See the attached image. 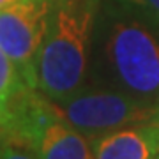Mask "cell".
<instances>
[{"label": "cell", "instance_id": "obj_1", "mask_svg": "<svg viewBox=\"0 0 159 159\" xmlns=\"http://www.w3.org/2000/svg\"><path fill=\"white\" fill-rule=\"evenodd\" d=\"M97 0H50L46 32L37 57V90L64 101L81 90Z\"/></svg>", "mask_w": 159, "mask_h": 159}, {"label": "cell", "instance_id": "obj_2", "mask_svg": "<svg viewBox=\"0 0 159 159\" xmlns=\"http://www.w3.org/2000/svg\"><path fill=\"white\" fill-rule=\"evenodd\" d=\"M51 104L62 120L92 138L159 120V104L115 90H78L64 101H51Z\"/></svg>", "mask_w": 159, "mask_h": 159}, {"label": "cell", "instance_id": "obj_3", "mask_svg": "<svg viewBox=\"0 0 159 159\" xmlns=\"http://www.w3.org/2000/svg\"><path fill=\"white\" fill-rule=\"evenodd\" d=\"M115 76L140 101H159V41L134 20L113 23L106 44Z\"/></svg>", "mask_w": 159, "mask_h": 159}, {"label": "cell", "instance_id": "obj_4", "mask_svg": "<svg viewBox=\"0 0 159 159\" xmlns=\"http://www.w3.org/2000/svg\"><path fill=\"white\" fill-rule=\"evenodd\" d=\"M50 0H18L0 9V50L37 90V57L46 32Z\"/></svg>", "mask_w": 159, "mask_h": 159}, {"label": "cell", "instance_id": "obj_5", "mask_svg": "<svg viewBox=\"0 0 159 159\" xmlns=\"http://www.w3.org/2000/svg\"><path fill=\"white\" fill-rule=\"evenodd\" d=\"M92 152L94 159H154L159 154V120L94 138Z\"/></svg>", "mask_w": 159, "mask_h": 159}, {"label": "cell", "instance_id": "obj_6", "mask_svg": "<svg viewBox=\"0 0 159 159\" xmlns=\"http://www.w3.org/2000/svg\"><path fill=\"white\" fill-rule=\"evenodd\" d=\"M29 150L37 159H94L85 134L62 120L55 110L35 131Z\"/></svg>", "mask_w": 159, "mask_h": 159}, {"label": "cell", "instance_id": "obj_7", "mask_svg": "<svg viewBox=\"0 0 159 159\" xmlns=\"http://www.w3.org/2000/svg\"><path fill=\"white\" fill-rule=\"evenodd\" d=\"M27 87L14 62L0 50V104L7 108V104Z\"/></svg>", "mask_w": 159, "mask_h": 159}, {"label": "cell", "instance_id": "obj_8", "mask_svg": "<svg viewBox=\"0 0 159 159\" xmlns=\"http://www.w3.org/2000/svg\"><path fill=\"white\" fill-rule=\"evenodd\" d=\"M0 159H37V156L30 150H25L23 147L7 143L6 147L0 150Z\"/></svg>", "mask_w": 159, "mask_h": 159}, {"label": "cell", "instance_id": "obj_9", "mask_svg": "<svg viewBox=\"0 0 159 159\" xmlns=\"http://www.w3.org/2000/svg\"><path fill=\"white\" fill-rule=\"evenodd\" d=\"M119 2H124V4L138 7V9L145 11L147 14L154 16L159 21V0H119Z\"/></svg>", "mask_w": 159, "mask_h": 159}, {"label": "cell", "instance_id": "obj_10", "mask_svg": "<svg viewBox=\"0 0 159 159\" xmlns=\"http://www.w3.org/2000/svg\"><path fill=\"white\" fill-rule=\"evenodd\" d=\"M7 122H9V111H7V108H4V106L0 104V129L2 131L6 129Z\"/></svg>", "mask_w": 159, "mask_h": 159}, {"label": "cell", "instance_id": "obj_11", "mask_svg": "<svg viewBox=\"0 0 159 159\" xmlns=\"http://www.w3.org/2000/svg\"><path fill=\"white\" fill-rule=\"evenodd\" d=\"M7 143H9V142H7V136L4 134V131L0 129V150H2V148L6 147Z\"/></svg>", "mask_w": 159, "mask_h": 159}, {"label": "cell", "instance_id": "obj_12", "mask_svg": "<svg viewBox=\"0 0 159 159\" xmlns=\"http://www.w3.org/2000/svg\"><path fill=\"white\" fill-rule=\"evenodd\" d=\"M14 2H18V0H0V9L6 6H11V4H14Z\"/></svg>", "mask_w": 159, "mask_h": 159}, {"label": "cell", "instance_id": "obj_13", "mask_svg": "<svg viewBox=\"0 0 159 159\" xmlns=\"http://www.w3.org/2000/svg\"><path fill=\"white\" fill-rule=\"evenodd\" d=\"M154 159H159V154H157V156H156V157H154Z\"/></svg>", "mask_w": 159, "mask_h": 159}]
</instances>
